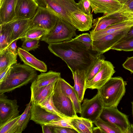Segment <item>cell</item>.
I'll return each mask as SVG.
<instances>
[{"mask_svg":"<svg viewBox=\"0 0 133 133\" xmlns=\"http://www.w3.org/2000/svg\"><path fill=\"white\" fill-rule=\"evenodd\" d=\"M131 126H132V130H133V124H131Z\"/></svg>","mask_w":133,"mask_h":133,"instance_id":"cell-47","label":"cell"},{"mask_svg":"<svg viewBox=\"0 0 133 133\" xmlns=\"http://www.w3.org/2000/svg\"><path fill=\"white\" fill-rule=\"evenodd\" d=\"M55 84L39 88H30L31 103L39 104L53 92Z\"/></svg>","mask_w":133,"mask_h":133,"instance_id":"cell-22","label":"cell"},{"mask_svg":"<svg viewBox=\"0 0 133 133\" xmlns=\"http://www.w3.org/2000/svg\"><path fill=\"white\" fill-rule=\"evenodd\" d=\"M59 80L62 90L71 100L76 113L81 114V103L78 100L73 87L61 77L59 78Z\"/></svg>","mask_w":133,"mask_h":133,"instance_id":"cell-23","label":"cell"},{"mask_svg":"<svg viewBox=\"0 0 133 133\" xmlns=\"http://www.w3.org/2000/svg\"><path fill=\"white\" fill-rule=\"evenodd\" d=\"M18 55L8 48L0 52V71L17 63Z\"/></svg>","mask_w":133,"mask_h":133,"instance_id":"cell-27","label":"cell"},{"mask_svg":"<svg viewBox=\"0 0 133 133\" xmlns=\"http://www.w3.org/2000/svg\"><path fill=\"white\" fill-rule=\"evenodd\" d=\"M31 114L30 120L41 125L61 118L48 111L40 105L34 103H31Z\"/></svg>","mask_w":133,"mask_h":133,"instance_id":"cell-15","label":"cell"},{"mask_svg":"<svg viewBox=\"0 0 133 133\" xmlns=\"http://www.w3.org/2000/svg\"><path fill=\"white\" fill-rule=\"evenodd\" d=\"M102 133L100 129L97 127H93L92 129V133Z\"/></svg>","mask_w":133,"mask_h":133,"instance_id":"cell-45","label":"cell"},{"mask_svg":"<svg viewBox=\"0 0 133 133\" xmlns=\"http://www.w3.org/2000/svg\"><path fill=\"white\" fill-rule=\"evenodd\" d=\"M43 133H54L51 126L45 124L41 125Z\"/></svg>","mask_w":133,"mask_h":133,"instance_id":"cell-42","label":"cell"},{"mask_svg":"<svg viewBox=\"0 0 133 133\" xmlns=\"http://www.w3.org/2000/svg\"><path fill=\"white\" fill-rule=\"evenodd\" d=\"M131 19H133V18L127 12L121 13L116 11L104 14L102 16L98 17L93 19L92 29L90 33L100 31L114 24Z\"/></svg>","mask_w":133,"mask_h":133,"instance_id":"cell-10","label":"cell"},{"mask_svg":"<svg viewBox=\"0 0 133 133\" xmlns=\"http://www.w3.org/2000/svg\"><path fill=\"white\" fill-rule=\"evenodd\" d=\"M74 84L73 87L78 100L81 103L83 99L86 89V71L77 70L72 72Z\"/></svg>","mask_w":133,"mask_h":133,"instance_id":"cell-20","label":"cell"},{"mask_svg":"<svg viewBox=\"0 0 133 133\" xmlns=\"http://www.w3.org/2000/svg\"><path fill=\"white\" fill-rule=\"evenodd\" d=\"M48 49L66 64L71 72L77 70L86 71L99 53L92 46L72 39L49 44Z\"/></svg>","mask_w":133,"mask_h":133,"instance_id":"cell-1","label":"cell"},{"mask_svg":"<svg viewBox=\"0 0 133 133\" xmlns=\"http://www.w3.org/2000/svg\"><path fill=\"white\" fill-rule=\"evenodd\" d=\"M0 52L6 49L13 41L11 28L8 23L0 25Z\"/></svg>","mask_w":133,"mask_h":133,"instance_id":"cell-25","label":"cell"},{"mask_svg":"<svg viewBox=\"0 0 133 133\" xmlns=\"http://www.w3.org/2000/svg\"><path fill=\"white\" fill-rule=\"evenodd\" d=\"M74 39L92 46V40L90 34L83 33L76 35Z\"/></svg>","mask_w":133,"mask_h":133,"instance_id":"cell-36","label":"cell"},{"mask_svg":"<svg viewBox=\"0 0 133 133\" xmlns=\"http://www.w3.org/2000/svg\"><path fill=\"white\" fill-rule=\"evenodd\" d=\"M90 2L92 12L95 14H107L117 11L123 4L115 0H88Z\"/></svg>","mask_w":133,"mask_h":133,"instance_id":"cell-14","label":"cell"},{"mask_svg":"<svg viewBox=\"0 0 133 133\" xmlns=\"http://www.w3.org/2000/svg\"><path fill=\"white\" fill-rule=\"evenodd\" d=\"M133 11V0H127L118 12H122Z\"/></svg>","mask_w":133,"mask_h":133,"instance_id":"cell-39","label":"cell"},{"mask_svg":"<svg viewBox=\"0 0 133 133\" xmlns=\"http://www.w3.org/2000/svg\"><path fill=\"white\" fill-rule=\"evenodd\" d=\"M30 19L15 18L8 23L12 28V40L21 39L29 30Z\"/></svg>","mask_w":133,"mask_h":133,"instance_id":"cell-21","label":"cell"},{"mask_svg":"<svg viewBox=\"0 0 133 133\" xmlns=\"http://www.w3.org/2000/svg\"><path fill=\"white\" fill-rule=\"evenodd\" d=\"M52 100L56 108L65 116L70 118L78 116L71 100L62 90L59 79L54 86Z\"/></svg>","mask_w":133,"mask_h":133,"instance_id":"cell-6","label":"cell"},{"mask_svg":"<svg viewBox=\"0 0 133 133\" xmlns=\"http://www.w3.org/2000/svg\"><path fill=\"white\" fill-rule=\"evenodd\" d=\"M47 33L46 31L43 29L37 28L29 29L21 39L22 41L24 39H40Z\"/></svg>","mask_w":133,"mask_h":133,"instance_id":"cell-32","label":"cell"},{"mask_svg":"<svg viewBox=\"0 0 133 133\" xmlns=\"http://www.w3.org/2000/svg\"><path fill=\"white\" fill-rule=\"evenodd\" d=\"M36 70L24 64L16 63L12 65L0 82V94L11 92L32 83L38 75Z\"/></svg>","mask_w":133,"mask_h":133,"instance_id":"cell-2","label":"cell"},{"mask_svg":"<svg viewBox=\"0 0 133 133\" xmlns=\"http://www.w3.org/2000/svg\"><path fill=\"white\" fill-rule=\"evenodd\" d=\"M17 101L8 99L4 93L0 94V127L19 116Z\"/></svg>","mask_w":133,"mask_h":133,"instance_id":"cell-11","label":"cell"},{"mask_svg":"<svg viewBox=\"0 0 133 133\" xmlns=\"http://www.w3.org/2000/svg\"><path fill=\"white\" fill-rule=\"evenodd\" d=\"M133 26V19L123 21L110 25L105 29L93 33H90L92 40L106 35L130 28Z\"/></svg>","mask_w":133,"mask_h":133,"instance_id":"cell-18","label":"cell"},{"mask_svg":"<svg viewBox=\"0 0 133 133\" xmlns=\"http://www.w3.org/2000/svg\"><path fill=\"white\" fill-rule=\"evenodd\" d=\"M17 51L18 55L24 64L40 72H45L47 71L46 64L43 61L37 59L29 52L20 47L18 48Z\"/></svg>","mask_w":133,"mask_h":133,"instance_id":"cell-16","label":"cell"},{"mask_svg":"<svg viewBox=\"0 0 133 133\" xmlns=\"http://www.w3.org/2000/svg\"><path fill=\"white\" fill-rule=\"evenodd\" d=\"M54 133H78L75 129L70 128L51 126Z\"/></svg>","mask_w":133,"mask_h":133,"instance_id":"cell-38","label":"cell"},{"mask_svg":"<svg viewBox=\"0 0 133 133\" xmlns=\"http://www.w3.org/2000/svg\"><path fill=\"white\" fill-rule=\"evenodd\" d=\"M70 122L78 133H92L93 123L88 119L77 116L70 118Z\"/></svg>","mask_w":133,"mask_h":133,"instance_id":"cell-24","label":"cell"},{"mask_svg":"<svg viewBox=\"0 0 133 133\" xmlns=\"http://www.w3.org/2000/svg\"><path fill=\"white\" fill-rule=\"evenodd\" d=\"M17 0H0V25L8 23L15 17Z\"/></svg>","mask_w":133,"mask_h":133,"instance_id":"cell-17","label":"cell"},{"mask_svg":"<svg viewBox=\"0 0 133 133\" xmlns=\"http://www.w3.org/2000/svg\"><path fill=\"white\" fill-rule=\"evenodd\" d=\"M20 115L0 127V133H18L17 123Z\"/></svg>","mask_w":133,"mask_h":133,"instance_id":"cell-31","label":"cell"},{"mask_svg":"<svg viewBox=\"0 0 133 133\" xmlns=\"http://www.w3.org/2000/svg\"><path fill=\"white\" fill-rule=\"evenodd\" d=\"M130 28L110 34L93 40L92 45V50L101 54L108 51L127 35Z\"/></svg>","mask_w":133,"mask_h":133,"instance_id":"cell-9","label":"cell"},{"mask_svg":"<svg viewBox=\"0 0 133 133\" xmlns=\"http://www.w3.org/2000/svg\"><path fill=\"white\" fill-rule=\"evenodd\" d=\"M76 30L71 25L58 17L54 28L40 40L48 44L70 40L76 35Z\"/></svg>","mask_w":133,"mask_h":133,"instance_id":"cell-4","label":"cell"},{"mask_svg":"<svg viewBox=\"0 0 133 133\" xmlns=\"http://www.w3.org/2000/svg\"><path fill=\"white\" fill-rule=\"evenodd\" d=\"M70 118L67 119L61 118L52 121L44 124L54 127H66L74 129L70 123Z\"/></svg>","mask_w":133,"mask_h":133,"instance_id":"cell-35","label":"cell"},{"mask_svg":"<svg viewBox=\"0 0 133 133\" xmlns=\"http://www.w3.org/2000/svg\"><path fill=\"white\" fill-rule=\"evenodd\" d=\"M122 66L124 68L133 74V56L128 57Z\"/></svg>","mask_w":133,"mask_h":133,"instance_id":"cell-40","label":"cell"},{"mask_svg":"<svg viewBox=\"0 0 133 133\" xmlns=\"http://www.w3.org/2000/svg\"><path fill=\"white\" fill-rule=\"evenodd\" d=\"M80 9L85 14L90 15L92 9L90 3L88 0H79L77 3Z\"/></svg>","mask_w":133,"mask_h":133,"instance_id":"cell-37","label":"cell"},{"mask_svg":"<svg viewBox=\"0 0 133 133\" xmlns=\"http://www.w3.org/2000/svg\"><path fill=\"white\" fill-rule=\"evenodd\" d=\"M40 40L39 39L23 40L22 48L28 52L34 50L39 46L38 44Z\"/></svg>","mask_w":133,"mask_h":133,"instance_id":"cell-34","label":"cell"},{"mask_svg":"<svg viewBox=\"0 0 133 133\" xmlns=\"http://www.w3.org/2000/svg\"><path fill=\"white\" fill-rule=\"evenodd\" d=\"M111 49L126 51H133V38L119 42Z\"/></svg>","mask_w":133,"mask_h":133,"instance_id":"cell-33","label":"cell"},{"mask_svg":"<svg viewBox=\"0 0 133 133\" xmlns=\"http://www.w3.org/2000/svg\"><path fill=\"white\" fill-rule=\"evenodd\" d=\"M53 92L48 98L39 105L48 111L57 115L62 118L67 119L70 118L62 114L55 107L53 101Z\"/></svg>","mask_w":133,"mask_h":133,"instance_id":"cell-29","label":"cell"},{"mask_svg":"<svg viewBox=\"0 0 133 133\" xmlns=\"http://www.w3.org/2000/svg\"><path fill=\"white\" fill-rule=\"evenodd\" d=\"M99 117L117 128L121 133H133L127 116L117 108L104 107Z\"/></svg>","mask_w":133,"mask_h":133,"instance_id":"cell-5","label":"cell"},{"mask_svg":"<svg viewBox=\"0 0 133 133\" xmlns=\"http://www.w3.org/2000/svg\"><path fill=\"white\" fill-rule=\"evenodd\" d=\"M103 54L99 53L86 71V82L92 79L101 69L105 61V58Z\"/></svg>","mask_w":133,"mask_h":133,"instance_id":"cell-26","label":"cell"},{"mask_svg":"<svg viewBox=\"0 0 133 133\" xmlns=\"http://www.w3.org/2000/svg\"><path fill=\"white\" fill-rule=\"evenodd\" d=\"M93 123L99 128L102 133H121L120 130L116 127L103 121L100 117Z\"/></svg>","mask_w":133,"mask_h":133,"instance_id":"cell-30","label":"cell"},{"mask_svg":"<svg viewBox=\"0 0 133 133\" xmlns=\"http://www.w3.org/2000/svg\"><path fill=\"white\" fill-rule=\"evenodd\" d=\"M132 38H133V26L130 28L127 35L119 41Z\"/></svg>","mask_w":133,"mask_h":133,"instance_id":"cell-41","label":"cell"},{"mask_svg":"<svg viewBox=\"0 0 133 133\" xmlns=\"http://www.w3.org/2000/svg\"><path fill=\"white\" fill-rule=\"evenodd\" d=\"M126 84L121 77H111L97 90L104 107L117 108L125 94Z\"/></svg>","mask_w":133,"mask_h":133,"instance_id":"cell-3","label":"cell"},{"mask_svg":"<svg viewBox=\"0 0 133 133\" xmlns=\"http://www.w3.org/2000/svg\"><path fill=\"white\" fill-rule=\"evenodd\" d=\"M39 7L36 0H17L15 18L30 20L36 14Z\"/></svg>","mask_w":133,"mask_h":133,"instance_id":"cell-13","label":"cell"},{"mask_svg":"<svg viewBox=\"0 0 133 133\" xmlns=\"http://www.w3.org/2000/svg\"><path fill=\"white\" fill-rule=\"evenodd\" d=\"M114 68L110 62L105 61L99 71L92 79L86 82L85 89H100L112 77L116 72Z\"/></svg>","mask_w":133,"mask_h":133,"instance_id":"cell-12","label":"cell"},{"mask_svg":"<svg viewBox=\"0 0 133 133\" xmlns=\"http://www.w3.org/2000/svg\"><path fill=\"white\" fill-rule=\"evenodd\" d=\"M83 101L80 116L93 123L99 117L104 107L99 92L91 99L84 98Z\"/></svg>","mask_w":133,"mask_h":133,"instance_id":"cell-8","label":"cell"},{"mask_svg":"<svg viewBox=\"0 0 133 133\" xmlns=\"http://www.w3.org/2000/svg\"><path fill=\"white\" fill-rule=\"evenodd\" d=\"M132 114L133 116V101L132 103Z\"/></svg>","mask_w":133,"mask_h":133,"instance_id":"cell-46","label":"cell"},{"mask_svg":"<svg viewBox=\"0 0 133 133\" xmlns=\"http://www.w3.org/2000/svg\"><path fill=\"white\" fill-rule=\"evenodd\" d=\"M31 105V103L30 101L26 105L24 112L20 115L17 123L18 133H21L25 129L30 120Z\"/></svg>","mask_w":133,"mask_h":133,"instance_id":"cell-28","label":"cell"},{"mask_svg":"<svg viewBox=\"0 0 133 133\" xmlns=\"http://www.w3.org/2000/svg\"><path fill=\"white\" fill-rule=\"evenodd\" d=\"M18 39H16L13 41L7 48L15 54H18L16 45Z\"/></svg>","mask_w":133,"mask_h":133,"instance_id":"cell-44","label":"cell"},{"mask_svg":"<svg viewBox=\"0 0 133 133\" xmlns=\"http://www.w3.org/2000/svg\"><path fill=\"white\" fill-rule=\"evenodd\" d=\"M61 77L60 72L51 70L47 72L41 73L31 83L30 88H39L55 84Z\"/></svg>","mask_w":133,"mask_h":133,"instance_id":"cell-19","label":"cell"},{"mask_svg":"<svg viewBox=\"0 0 133 133\" xmlns=\"http://www.w3.org/2000/svg\"><path fill=\"white\" fill-rule=\"evenodd\" d=\"M58 18L49 10L39 6L36 14L30 20L29 29H43L48 34L54 28Z\"/></svg>","mask_w":133,"mask_h":133,"instance_id":"cell-7","label":"cell"},{"mask_svg":"<svg viewBox=\"0 0 133 133\" xmlns=\"http://www.w3.org/2000/svg\"><path fill=\"white\" fill-rule=\"evenodd\" d=\"M11 67L8 66L0 71V82H1L5 77Z\"/></svg>","mask_w":133,"mask_h":133,"instance_id":"cell-43","label":"cell"}]
</instances>
